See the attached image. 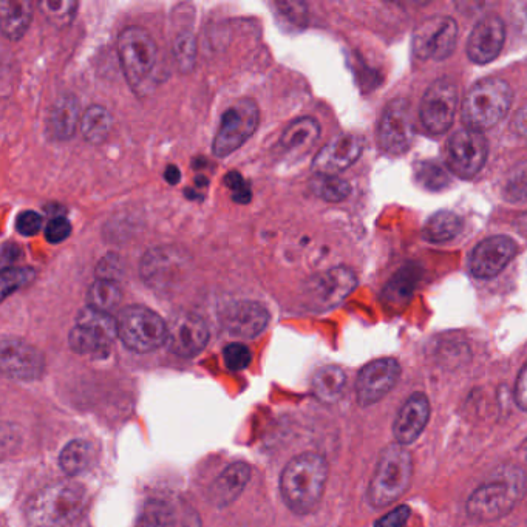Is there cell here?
<instances>
[{"label": "cell", "mask_w": 527, "mask_h": 527, "mask_svg": "<svg viewBox=\"0 0 527 527\" xmlns=\"http://www.w3.org/2000/svg\"><path fill=\"white\" fill-rule=\"evenodd\" d=\"M328 480V464L317 453H302L289 461L280 478L283 501L296 514H310L319 506Z\"/></svg>", "instance_id": "1"}, {"label": "cell", "mask_w": 527, "mask_h": 527, "mask_svg": "<svg viewBox=\"0 0 527 527\" xmlns=\"http://www.w3.org/2000/svg\"><path fill=\"white\" fill-rule=\"evenodd\" d=\"M526 492V476L518 467H506L478 487L467 501V512L476 521L490 523L510 514Z\"/></svg>", "instance_id": "2"}, {"label": "cell", "mask_w": 527, "mask_h": 527, "mask_svg": "<svg viewBox=\"0 0 527 527\" xmlns=\"http://www.w3.org/2000/svg\"><path fill=\"white\" fill-rule=\"evenodd\" d=\"M85 503V489L75 481H59L34 493L25 515L33 527H64L72 523Z\"/></svg>", "instance_id": "3"}, {"label": "cell", "mask_w": 527, "mask_h": 527, "mask_svg": "<svg viewBox=\"0 0 527 527\" xmlns=\"http://www.w3.org/2000/svg\"><path fill=\"white\" fill-rule=\"evenodd\" d=\"M413 478V458L401 444H391L381 453L368 486V501L376 509L390 506L407 492Z\"/></svg>", "instance_id": "4"}, {"label": "cell", "mask_w": 527, "mask_h": 527, "mask_svg": "<svg viewBox=\"0 0 527 527\" xmlns=\"http://www.w3.org/2000/svg\"><path fill=\"white\" fill-rule=\"evenodd\" d=\"M512 90L500 78H486L476 82L463 102V119L476 132L490 129L509 112Z\"/></svg>", "instance_id": "5"}, {"label": "cell", "mask_w": 527, "mask_h": 527, "mask_svg": "<svg viewBox=\"0 0 527 527\" xmlns=\"http://www.w3.org/2000/svg\"><path fill=\"white\" fill-rule=\"evenodd\" d=\"M118 55L127 82L136 93H140L157 65V44L149 31L141 27H129L119 34Z\"/></svg>", "instance_id": "6"}, {"label": "cell", "mask_w": 527, "mask_h": 527, "mask_svg": "<svg viewBox=\"0 0 527 527\" xmlns=\"http://www.w3.org/2000/svg\"><path fill=\"white\" fill-rule=\"evenodd\" d=\"M116 323L119 339L135 353H150L167 342V323L146 306H127Z\"/></svg>", "instance_id": "7"}, {"label": "cell", "mask_w": 527, "mask_h": 527, "mask_svg": "<svg viewBox=\"0 0 527 527\" xmlns=\"http://www.w3.org/2000/svg\"><path fill=\"white\" fill-rule=\"evenodd\" d=\"M118 337V323L112 316L90 306L79 311L76 325L70 331L68 344L75 353L84 356H106Z\"/></svg>", "instance_id": "8"}, {"label": "cell", "mask_w": 527, "mask_h": 527, "mask_svg": "<svg viewBox=\"0 0 527 527\" xmlns=\"http://www.w3.org/2000/svg\"><path fill=\"white\" fill-rule=\"evenodd\" d=\"M259 107L252 99H240L221 115L215 133L212 152L217 158H226L240 149L259 127Z\"/></svg>", "instance_id": "9"}, {"label": "cell", "mask_w": 527, "mask_h": 527, "mask_svg": "<svg viewBox=\"0 0 527 527\" xmlns=\"http://www.w3.org/2000/svg\"><path fill=\"white\" fill-rule=\"evenodd\" d=\"M357 279L351 269L339 266L311 277L303 286L306 300L316 310H331L344 302L354 288Z\"/></svg>", "instance_id": "10"}, {"label": "cell", "mask_w": 527, "mask_h": 527, "mask_svg": "<svg viewBox=\"0 0 527 527\" xmlns=\"http://www.w3.org/2000/svg\"><path fill=\"white\" fill-rule=\"evenodd\" d=\"M458 25L452 17L435 16L419 25L413 34V48L419 59L442 61L455 50Z\"/></svg>", "instance_id": "11"}, {"label": "cell", "mask_w": 527, "mask_h": 527, "mask_svg": "<svg viewBox=\"0 0 527 527\" xmlns=\"http://www.w3.org/2000/svg\"><path fill=\"white\" fill-rule=\"evenodd\" d=\"M458 104V90L449 79H438L430 85L421 102L422 124L433 135H441L452 126Z\"/></svg>", "instance_id": "12"}, {"label": "cell", "mask_w": 527, "mask_h": 527, "mask_svg": "<svg viewBox=\"0 0 527 527\" xmlns=\"http://www.w3.org/2000/svg\"><path fill=\"white\" fill-rule=\"evenodd\" d=\"M413 138H415V130H413L412 113L408 102L404 99L390 102L379 121V146L388 155H401L410 149Z\"/></svg>", "instance_id": "13"}, {"label": "cell", "mask_w": 527, "mask_h": 527, "mask_svg": "<svg viewBox=\"0 0 527 527\" xmlns=\"http://www.w3.org/2000/svg\"><path fill=\"white\" fill-rule=\"evenodd\" d=\"M486 158V138L476 130H459L447 143V161L453 174L458 177H475L483 169Z\"/></svg>", "instance_id": "14"}, {"label": "cell", "mask_w": 527, "mask_h": 527, "mask_svg": "<svg viewBox=\"0 0 527 527\" xmlns=\"http://www.w3.org/2000/svg\"><path fill=\"white\" fill-rule=\"evenodd\" d=\"M399 376H401V365L391 357L370 362L357 376V401L362 407L376 404L398 384Z\"/></svg>", "instance_id": "15"}, {"label": "cell", "mask_w": 527, "mask_h": 527, "mask_svg": "<svg viewBox=\"0 0 527 527\" xmlns=\"http://www.w3.org/2000/svg\"><path fill=\"white\" fill-rule=\"evenodd\" d=\"M209 340L208 325L194 313H180L167 323V347L181 357H194Z\"/></svg>", "instance_id": "16"}, {"label": "cell", "mask_w": 527, "mask_h": 527, "mask_svg": "<svg viewBox=\"0 0 527 527\" xmlns=\"http://www.w3.org/2000/svg\"><path fill=\"white\" fill-rule=\"evenodd\" d=\"M2 370L7 376L21 381H33L41 376L45 368L44 356L41 351L31 347L24 340L5 337L2 340L0 353Z\"/></svg>", "instance_id": "17"}, {"label": "cell", "mask_w": 527, "mask_h": 527, "mask_svg": "<svg viewBox=\"0 0 527 527\" xmlns=\"http://www.w3.org/2000/svg\"><path fill=\"white\" fill-rule=\"evenodd\" d=\"M515 252L517 246L514 240L506 235L486 238L473 251L470 271L476 279H492L509 265Z\"/></svg>", "instance_id": "18"}, {"label": "cell", "mask_w": 527, "mask_h": 527, "mask_svg": "<svg viewBox=\"0 0 527 527\" xmlns=\"http://www.w3.org/2000/svg\"><path fill=\"white\" fill-rule=\"evenodd\" d=\"M365 141L353 133L336 136L323 147L313 161L316 175H337L356 163L364 152Z\"/></svg>", "instance_id": "19"}, {"label": "cell", "mask_w": 527, "mask_h": 527, "mask_svg": "<svg viewBox=\"0 0 527 527\" xmlns=\"http://www.w3.org/2000/svg\"><path fill=\"white\" fill-rule=\"evenodd\" d=\"M186 266L183 252L174 248H155L147 251L141 262V277L147 286L163 289L172 286Z\"/></svg>", "instance_id": "20"}, {"label": "cell", "mask_w": 527, "mask_h": 527, "mask_svg": "<svg viewBox=\"0 0 527 527\" xmlns=\"http://www.w3.org/2000/svg\"><path fill=\"white\" fill-rule=\"evenodd\" d=\"M221 322L231 336L254 339L268 327L269 313L259 302L240 300L226 308Z\"/></svg>", "instance_id": "21"}, {"label": "cell", "mask_w": 527, "mask_h": 527, "mask_svg": "<svg viewBox=\"0 0 527 527\" xmlns=\"http://www.w3.org/2000/svg\"><path fill=\"white\" fill-rule=\"evenodd\" d=\"M506 38V27L501 17L490 14L473 28L467 44V55L475 64H487L500 55Z\"/></svg>", "instance_id": "22"}, {"label": "cell", "mask_w": 527, "mask_h": 527, "mask_svg": "<svg viewBox=\"0 0 527 527\" xmlns=\"http://www.w3.org/2000/svg\"><path fill=\"white\" fill-rule=\"evenodd\" d=\"M429 419V398L424 393H415L410 396L399 410L395 425H393L396 442L404 447L415 442L429 424Z\"/></svg>", "instance_id": "23"}, {"label": "cell", "mask_w": 527, "mask_h": 527, "mask_svg": "<svg viewBox=\"0 0 527 527\" xmlns=\"http://www.w3.org/2000/svg\"><path fill=\"white\" fill-rule=\"evenodd\" d=\"M320 136V126L311 116H303L289 124L279 141V149L289 157L300 158L310 152Z\"/></svg>", "instance_id": "24"}, {"label": "cell", "mask_w": 527, "mask_h": 527, "mask_svg": "<svg viewBox=\"0 0 527 527\" xmlns=\"http://www.w3.org/2000/svg\"><path fill=\"white\" fill-rule=\"evenodd\" d=\"M251 469L248 464L234 463L218 476L209 489V500L215 506L223 507L234 503L248 484Z\"/></svg>", "instance_id": "25"}, {"label": "cell", "mask_w": 527, "mask_h": 527, "mask_svg": "<svg viewBox=\"0 0 527 527\" xmlns=\"http://www.w3.org/2000/svg\"><path fill=\"white\" fill-rule=\"evenodd\" d=\"M79 119L78 99L64 95L56 101L48 116V130L55 140H70L75 135Z\"/></svg>", "instance_id": "26"}, {"label": "cell", "mask_w": 527, "mask_h": 527, "mask_svg": "<svg viewBox=\"0 0 527 527\" xmlns=\"http://www.w3.org/2000/svg\"><path fill=\"white\" fill-rule=\"evenodd\" d=\"M33 5L28 0H4L0 5L2 33L10 41H19L30 28Z\"/></svg>", "instance_id": "27"}, {"label": "cell", "mask_w": 527, "mask_h": 527, "mask_svg": "<svg viewBox=\"0 0 527 527\" xmlns=\"http://www.w3.org/2000/svg\"><path fill=\"white\" fill-rule=\"evenodd\" d=\"M422 276V269L415 263H408L396 272L395 277L388 282L384 291V299L390 305L404 306L412 299L416 285Z\"/></svg>", "instance_id": "28"}, {"label": "cell", "mask_w": 527, "mask_h": 527, "mask_svg": "<svg viewBox=\"0 0 527 527\" xmlns=\"http://www.w3.org/2000/svg\"><path fill=\"white\" fill-rule=\"evenodd\" d=\"M347 376L344 370L334 365L320 368L313 378V391L319 401L334 404L344 395Z\"/></svg>", "instance_id": "29"}, {"label": "cell", "mask_w": 527, "mask_h": 527, "mask_svg": "<svg viewBox=\"0 0 527 527\" xmlns=\"http://www.w3.org/2000/svg\"><path fill=\"white\" fill-rule=\"evenodd\" d=\"M461 231H463V220L455 212L439 211L427 220L422 235L427 242L446 243Z\"/></svg>", "instance_id": "30"}, {"label": "cell", "mask_w": 527, "mask_h": 527, "mask_svg": "<svg viewBox=\"0 0 527 527\" xmlns=\"http://www.w3.org/2000/svg\"><path fill=\"white\" fill-rule=\"evenodd\" d=\"M93 459H95V450L92 444L82 439H75V441L68 442L62 450L59 464L68 476H76L90 469Z\"/></svg>", "instance_id": "31"}, {"label": "cell", "mask_w": 527, "mask_h": 527, "mask_svg": "<svg viewBox=\"0 0 527 527\" xmlns=\"http://www.w3.org/2000/svg\"><path fill=\"white\" fill-rule=\"evenodd\" d=\"M113 118L102 106H92L81 116V132L90 144H101L112 130Z\"/></svg>", "instance_id": "32"}, {"label": "cell", "mask_w": 527, "mask_h": 527, "mask_svg": "<svg viewBox=\"0 0 527 527\" xmlns=\"http://www.w3.org/2000/svg\"><path fill=\"white\" fill-rule=\"evenodd\" d=\"M123 299V291L119 288L118 283L110 280L98 279L89 291H87V303L93 310L101 313L110 314Z\"/></svg>", "instance_id": "33"}, {"label": "cell", "mask_w": 527, "mask_h": 527, "mask_svg": "<svg viewBox=\"0 0 527 527\" xmlns=\"http://www.w3.org/2000/svg\"><path fill=\"white\" fill-rule=\"evenodd\" d=\"M136 527H175V510L164 500H149L141 509Z\"/></svg>", "instance_id": "34"}, {"label": "cell", "mask_w": 527, "mask_h": 527, "mask_svg": "<svg viewBox=\"0 0 527 527\" xmlns=\"http://www.w3.org/2000/svg\"><path fill=\"white\" fill-rule=\"evenodd\" d=\"M310 187L314 195L331 203L344 201L351 192L350 184L337 175H316L310 181Z\"/></svg>", "instance_id": "35"}, {"label": "cell", "mask_w": 527, "mask_h": 527, "mask_svg": "<svg viewBox=\"0 0 527 527\" xmlns=\"http://www.w3.org/2000/svg\"><path fill=\"white\" fill-rule=\"evenodd\" d=\"M38 7L50 24L62 28L72 24L79 5L73 0H45V2H39Z\"/></svg>", "instance_id": "36"}, {"label": "cell", "mask_w": 527, "mask_h": 527, "mask_svg": "<svg viewBox=\"0 0 527 527\" xmlns=\"http://www.w3.org/2000/svg\"><path fill=\"white\" fill-rule=\"evenodd\" d=\"M415 177L416 181L429 191H441L450 183V175L446 169L435 161H421L416 164Z\"/></svg>", "instance_id": "37"}, {"label": "cell", "mask_w": 527, "mask_h": 527, "mask_svg": "<svg viewBox=\"0 0 527 527\" xmlns=\"http://www.w3.org/2000/svg\"><path fill=\"white\" fill-rule=\"evenodd\" d=\"M174 55L181 72L187 73L192 70L197 58V41L189 31L178 34L174 42Z\"/></svg>", "instance_id": "38"}, {"label": "cell", "mask_w": 527, "mask_h": 527, "mask_svg": "<svg viewBox=\"0 0 527 527\" xmlns=\"http://www.w3.org/2000/svg\"><path fill=\"white\" fill-rule=\"evenodd\" d=\"M504 194L510 201H527V161L517 164L507 175Z\"/></svg>", "instance_id": "39"}, {"label": "cell", "mask_w": 527, "mask_h": 527, "mask_svg": "<svg viewBox=\"0 0 527 527\" xmlns=\"http://www.w3.org/2000/svg\"><path fill=\"white\" fill-rule=\"evenodd\" d=\"M34 279V271L31 268H16L7 266L2 269V297L7 299L17 289L24 288Z\"/></svg>", "instance_id": "40"}, {"label": "cell", "mask_w": 527, "mask_h": 527, "mask_svg": "<svg viewBox=\"0 0 527 527\" xmlns=\"http://www.w3.org/2000/svg\"><path fill=\"white\" fill-rule=\"evenodd\" d=\"M223 357H225V364L229 370L242 371L251 364L252 354L246 345L229 344L223 351Z\"/></svg>", "instance_id": "41"}, {"label": "cell", "mask_w": 527, "mask_h": 527, "mask_svg": "<svg viewBox=\"0 0 527 527\" xmlns=\"http://www.w3.org/2000/svg\"><path fill=\"white\" fill-rule=\"evenodd\" d=\"M70 234H72V225L62 215L50 220L47 228H45V238H47V242L51 243V245H59V243L65 242L70 237Z\"/></svg>", "instance_id": "42"}, {"label": "cell", "mask_w": 527, "mask_h": 527, "mask_svg": "<svg viewBox=\"0 0 527 527\" xmlns=\"http://www.w3.org/2000/svg\"><path fill=\"white\" fill-rule=\"evenodd\" d=\"M17 232L25 237H33L42 229V217L38 212L25 211L17 215L16 218Z\"/></svg>", "instance_id": "43"}, {"label": "cell", "mask_w": 527, "mask_h": 527, "mask_svg": "<svg viewBox=\"0 0 527 527\" xmlns=\"http://www.w3.org/2000/svg\"><path fill=\"white\" fill-rule=\"evenodd\" d=\"M225 183L226 186L231 189L234 201L242 204L251 201V191H249V187L246 186L245 180H243L242 175L238 174V172H231V174L225 178Z\"/></svg>", "instance_id": "44"}, {"label": "cell", "mask_w": 527, "mask_h": 527, "mask_svg": "<svg viewBox=\"0 0 527 527\" xmlns=\"http://www.w3.org/2000/svg\"><path fill=\"white\" fill-rule=\"evenodd\" d=\"M408 518H410V507L398 506L391 510L390 514L379 518L374 527H407Z\"/></svg>", "instance_id": "45"}, {"label": "cell", "mask_w": 527, "mask_h": 527, "mask_svg": "<svg viewBox=\"0 0 527 527\" xmlns=\"http://www.w3.org/2000/svg\"><path fill=\"white\" fill-rule=\"evenodd\" d=\"M121 276V263L115 255H109L106 259H102L98 265V277L102 280H110L115 282Z\"/></svg>", "instance_id": "46"}, {"label": "cell", "mask_w": 527, "mask_h": 527, "mask_svg": "<svg viewBox=\"0 0 527 527\" xmlns=\"http://www.w3.org/2000/svg\"><path fill=\"white\" fill-rule=\"evenodd\" d=\"M515 402L524 412H527V362L518 374L515 384Z\"/></svg>", "instance_id": "47"}, {"label": "cell", "mask_w": 527, "mask_h": 527, "mask_svg": "<svg viewBox=\"0 0 527 527\" xmlns=\"http://www.w3.org/2000/svg\"><path fill=\"white\" fill-rule=\"evenodd\" d=\"M21 255V248L16 245V243H7L2 249V260H4V268H7V265L13 266V263L19 259Z\"/></svg>", "instance_id": "48"}, {"label": "cell", "mask_w": 527, "mask_h": 527, "mask_svg": "<svg viewBox=\"0 0 527 527\" xmlns=\"http://www.w3.org/2000/svg\"><path fill=\"white\" fill-rule=\"evenodd\" d=\"M164 180H166L170 186H177L181 181L180 169H178L177 166H174V164L167 166V169L164 170Z\"/></svg>", "instance_id": "49"}, {"label": "cell", "mask_w": 527, "mask_h": 527, "mask_svg": "<svg viewBox=\"0 0 527 527\" xmlns=\"http://www.w3.org/2000/svg\"><path fill=\"white\" fill-rule=\"evenodd\" d=\"M515 129L521 135L527 136V107H523L515 116Z\"/></svg>", "instance_id": "50"}, {"label": "cell", "mask_w": 527, "mask_h": 527, "mask_svg": "<svg viewBox=\"0 0 527 527\" xmlns=\"http://www.w3.org/2000/svg\"><path fill=\"white\" fill-rule=\"evenodd\" d=\"M524 458H526L527 461V438L526 441H524Z\"/></svg>", "instance_id": "51"}]
</instances>
